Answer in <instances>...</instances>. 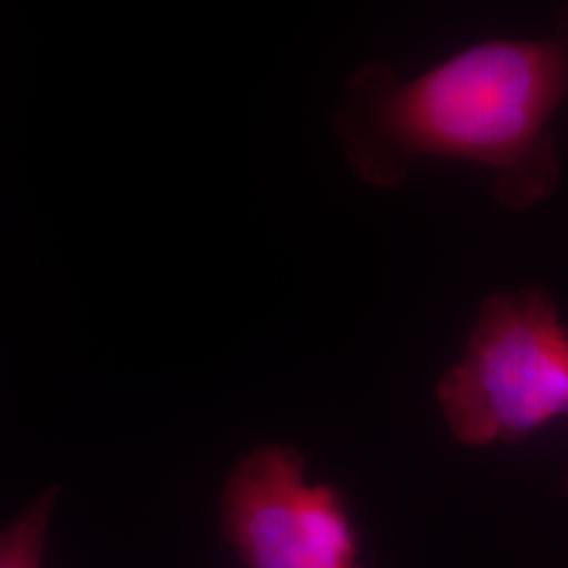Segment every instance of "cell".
Returning <instances> with one entry per match:
<instances>
[{
    "instance_id": "1",
    "label": "cell",
    "mask_w": 568,
    "mask_h": 568,
    "mask_svg": "<svg viewBox=\"0 0 568 568\" xmlns=\"http://www.w3.org/2000/svg\"><path fill=\"white\" fill-rule=\"evenodd\" d=\"M568 103V9L541 39H490L403 81L382 61L345 82L335 131L358 180L405 182L419 159L480 164L508 211L549 199L560 182L551 121Z\"/></svg>"
},
{
    "instance_id": "2",
    "label": "cell",
    "mask_w": 568,
    "mask_h": 568,
    "mask_svg": "<svg viewBox=\"0 0 568 568\" xmlns=\"http://www.w3.org/2000/svg\"><path fill=\"white\" fill-rule=\"evenodd\" d=\"M436 398L467 447L514 445L568 417V326L544 286L490 293Z\"/></svg>"
},
{
    "instance_id": "4",
    "label": "cell",
    "mask_w": 568,
    "mask_h": 568,
    "mask_svg": "<svg viewBox=\"0 0 568 568\" xmlns=\"http://www.w3.org/2000/svg\"><path fill=\"white\" fill-rule=\"evenodd\" d=\"M55 488L23 509L18 520L0 530V568H42L47 528L55 506Z\"/></svg>"
},
{
    "instance_id": "3",
    "label": "cell",
    "mask_w": 568,
    "mask_h": 568,
    "mask_svg": "<svg viewBox=\"0 0 568 568\" xmlns=\"http://www.w3.org/2000/svg\"><path fill=\"white\" fill-rule=\"evenodd\" d=\"M222 525L244 568H365L342 493L312 485L293 447L244 455L225 480Z\"/></svg>"
}]
</instances>
